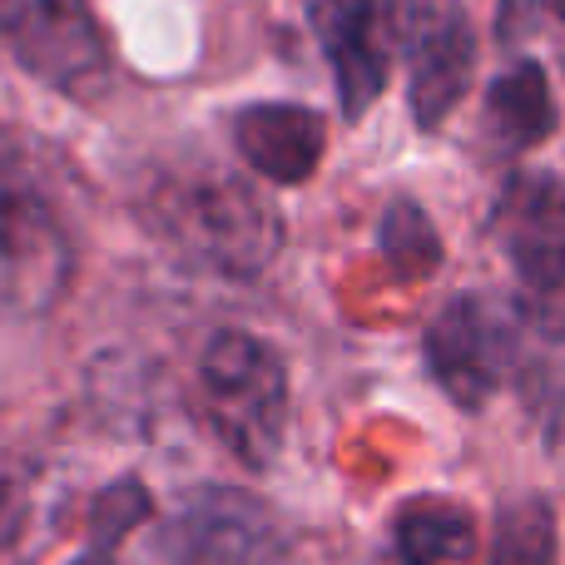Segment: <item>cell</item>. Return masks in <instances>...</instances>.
I'll return each instance as SVG.
<instances>
[{
	"mask_svg": "<svg viewBox=\"0 0 565 565\" xmlns=\"http://www.w3.org/2000/svg\"><path fill=\"white\" fill-rule=\"evenodd\" d=\"M382 40L407 60V105L422 129H437L471 85L477 35L457 0H387Z\"/></svg>",
	"mask_w": 565,
	"mask_h": 565,
	"instance_id": "cell-4",
	"label": "cell"
},
{
	"mask_svg": "<svg viewBox=\"0 0 565 565\" xmlns=\"http://www.w3.org/2000/svg\"><path fill=\"white\" fill-rule=\"evenodd\" d=\"M521 352V318L487 292H461L431 318L427 367L457 407L481 412Z\"/></svg>",
	"mask_w": 565,
	"mask_h": 565,
	"instance_id": "cell-7",
	"label": "cell"
},
{
	"mask_svg": "<svg viewBox=\"0 0 565 565\" xmlns=\"http://www.w3.org/2000/svg\"><path fill=\"white\" fill-rule=\"evenodd\" d=\"M164 565H282L288 526L238 487H199L159 531Z\"/></svg>",
	"mask_w": 565,
	"mask_h": 565,
	"instance_id": "cell-6",
	"label": "cell"
},
{
	"mask_svg": "<svg viewBox=\"0 0 565 565\" xmlns=\"http://www.w3.org/2000/svg\"><path fill=\"white\" fill-rule=\"evenodd\" d=\"M238 154L274 184H302L322 159V119L298 105H254L234 125Z\"/></svg>",
	"mask_w": 565,
	"mask_h": 565,
	"instance_id": "cell-10",
	"label": "cell"
},
{
	"mask_svg": "<svg viewBox=\"0 0 565 565\" xmlns=\"http://www.w3.org/2000/svg\"><path fill=\"white\" fill-rule=\"evenodd\" d=\"M501 248L536 298L565 292V179L516 174L491 209Z\"/></svg>",
	"mask_w": 565,
	"mask_h": 565,
	"instance_id": "cell-8",
	"label": "cell"
},
{
	"mask_svg": "<svg viewBox=\"0 0 565 565\" xmlns=\"http://www.w3.org/2000/svg\"><path fill=\"white\" fill-rule=\"evenodd\" d=\"M75 274V244L55 199L15 145L0 139V322L50 312Z\"/></svg>",
	"mask_w": 565,
	"mask_h": 565,
	"instance_id": "cell-2",
	"label": "cell"
},
{
	"mask_svg": "<svg viewBox=\"0 0 565 565\" xmlns=\"http://www.w3.org/2000/svg\"><path fill=\"white\" fill-rule=\"evenodd\" d=\"M199 392L214 437L244 467H274L288 437V367L254 332L224 328L199 358Z\"/></svg>",
	"mask_w": 565,
	"mask_h": 565,
	"instance_id": "cell-3",
	"label": "cell"
},
{
	"mask_svg": "<svg viewBox=\"0 0 565 565\" xmlns=\"http://www.w3.org/2000/svg\"><path fill=\"white\" fill-rule=\"evenodd\" d=\"M392 551L402 565H457L477 551V521L447 497H417L392 526Z\"/></svg>",
	"mask_w": 565,
	"mask_h": 565,
	"instance_id": "cell-11",
	"label": "cell"
},
{
	"mask_svg": "<svg viewBox=\"0 0 565 565\" xmlns=\"http://www.w3.org/2000/svg\"><path fill=\"white\" fill-rule=\"evenodd\" d=\"M387 0H308V20L332 65L342 115L362 119L387 85V40H382Z\"/></svg>",
	"mask_w": 565,
	"mask_h": 565,
	"instance_id": "cell-9",
	"label": "cell"
},
{
	"mask_svg": "<svg viewBox=\"0 0 565 565\" xmlns=\"http://www.w3.org/2000/svg\"><path fill=\"white\" fill-rule=\"evenodd\" d=\"M70 565H125V561H119V551H115V541H95V546H89L85 551V556H75V561H70Z\"/></svg>",
	"mask_w": 565,
	"mask_h": 565,
	"instance_id": "cell-15",
	"label": "cell"
},
{
	"mask_svg": "<svg viewBox=\"0 0 565 565\" xmlns=\"http://www.w3.org/2000/svg\"><path fill=\"white\" fill-rule=\"evenodd\" d=\"M377 244H382V254H387V264L397 268V274H407V278L431 274L437 258H441L437 234H431L427 214H422L417 204H392L387 214H382Z\"/></svg>",
	"mask_w": 565,
	"mask_h": 565,
	"instance_id": "cell-14",
	"label": "cell"
},
{
	"mask_svg": "<svg viewBox=\"0 0 565 565\" xmlns=\"http://www.w3.org/2000/svg\"><path fill=\"white\" fill-rule=\"evenodd\" d=\"M145 224L184 264L218 278H258L282 248L278 209L228 169H179L145 199Z\"/></svg>",
	"mask_w": 565,
	"mask_h": 565,
	"instance_id": "cell-1",
	"label": "cell"
},
{
	"mask_svg": "<svg viewBox=\"0 0 565 565\" xmlns=\"http://www.w3.org/2000/svg\"><path fill=\"white\" fill-rule=\"evenodd\" d=\"M487 565H556V516L546 501L521 497L501 511Z\"/></svg>",
	"mask_w": 565,
	"mask_h": 565,
	"instance_id": "cell-13",
	"label": "cell"
},
{
	"mask_svg": "<svg viewBox=\"0 0 565 565\" xmlns=\"http://www.w3.org/2000/svg\"><path fill=\"white\" fill-rule=\"evenodd\" d=\"M0 40L40 79L70 99H89L109 79V45L89 0H0Z\"/></svg>",
	"mask_w": 565,
	"mask_h": 565,
	"instance_id": "cell-5",
	"label": "cell"
},
{
	"mask_svg": "<svg viewBox=\"0 0 565 565\" xmlns=\"http://www.w3.org/2000/svg\"><path fill=\"white\" fill-rule=\"evenodd\" d=\"M10 531H15V491L0 487V551H6Z\"/></svg>",
	"mask_w": 565,
	"mask_h": 565,
	"instance_id": "cell-16",
	"label": "cell"
},
{
	"mask_svg": "<svg viewBox=\"0 0 565 565\" xmlns=\"http://www.w3.org/2000/svg\"><path fill=\"white\" fill-rule=\"evenodd\" d=\"M487 119L497 129L501 149H531L556 129V99H551L546 70L521 60V65L501 70L487 89Z\"/></svg>",
	"mask_w": 565,
	"mask_h": 565,
	"instance_id": "cell-12",
	"label": "cell"
}]
</instances>
